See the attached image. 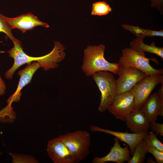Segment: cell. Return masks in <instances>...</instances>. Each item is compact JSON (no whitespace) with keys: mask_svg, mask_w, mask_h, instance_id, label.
I'll return each mask as SVG.
<instances>
[{"mask_svg":"<svg viewBox=\"0 0 163 163\" xmlns=\"http://www.w3.org/2000/svg\"><path fill=\"white\" fill-rule=\"evenodd\" d=\"M119 77L116 80L117 94L129 91L139 81L147 75L136 68L121 65L117 72Z\"/></svg>","mask_w":163,"mask_h":163,"instance_id":"obj_8","label":"cell"},{"mask_svg":"<svg viewBox=\"0 0 163 163\" xmlns=\"http://www.w3.org/2000/svg\"><path fill=\"white\" fill-rule=\"evenodd\" d=\"M111 11V8L107 3L104 1H99L93 4L91 14L100 16L105 15Z\"/></svg>","mask_w":163,"mask_h":163,"instance_id":"obj_19","label":"cell"},{"mask_svg":"<svg viewBox=\"0 0 163 163\" xmlns=\"http://www.w3.org/2000/svg\"><path fill=\"white\" fill-rule=\"evenodd\" d=\"M122 53V56L118 63L119 65L136 68L144 72L147 75L163 74V69L154 68L149 63V61L151 60L158 65L159 62L156 59L147 58L145 56V53L131 48L123 49Z\"/></svg>","mask_w":163,"mask_h":163,"instance_id":"obj_4","label":"cell"},{"mask_svg":"<svg viewBox=\"0 0 163 163\" xmlns=\"http://www.w3.org/2000/svg\"><path fill=\"white\" fill-rule=\"evenodd\" d=\"M143 38L136 37L130 43V48L139 52L145 53L148 52L156 54L163 58V48L157 47L154 42H152L150 45L145 44Z\"/></svg>","mask_w":163,"mask_h":163,"instance_id":"obj_16","label":"cell"},{"mask_svg":"<svg viewBox=\"0 0 163 163\" xmlns=\"http://www.w3.org/2000/svg\"><path fill=\"white\" fill-rule=\"evenodd\" d=\"M140 109L150 122L156 121L158 116H163V99L154 92L150 95Z\"/></svg>","mask_w":163,"mask_h":163,"instance_id":"obj_14","label":"cell"},{"mask_svg":"<svg viewBox=\"0 0 163 163\" xmlns=\"http://www.w3.org/2000/svg\"><path fill=\"white\" fill-rule=\"evenodd\" d=\"M59 137L79 162L85 159L89 155L90 135L87 131L68 132Z\"/></svg>","mask_w":163,"mask_h":163,"instance_id":"obj_5","label":"cell"},{"mask_svg":"<svg viewBox=\"0 0 163 163\" xmlns=\"http://www.w3.org/2000/svg\"><path fill=\"white\" fill-rule=\"evenodd\" d=\"M163 83L162 75H146L130 90L135 99V108L140 109L153 90L158 84Z\"/></svg>","mask_w":163,"mask_h":163,"instance_id":"obj_6","label":"cell"},{"mask_svg":"<svg viewBox=\"0 0 163 163\" xmlns=\"http://www.w3.org/2000/svg\"><path fill=\"white\" fill-rule=\"evenodd\" d=\"M152 8H157L161 13L163 12V0H150Z\"/></svg>","mask_w":163,"mask_h":163,"instance_id":"obj_26","label":"cell"},{"mask_svg":"<svg viewBox=\"0 0 163 163\" xmlns=\"http://www.w3.org/2000/svg\"><path fill=\"white\" fill-rule=\"evenodd\" d=\"M150 129L151 131L155 132V135L159 137L163 136V124L153 121L150 123Z\"/></svg>","mask_w":163,"mask_h":163,"instance_id":"obj_25","label":"cell"},{"mask_svg":"<svg viewBox=\"0 0 163 163\" xmlns=\"http://www.w3.org/2000/svg\"><path fill=\"white\" fill-rule=\"evenodd\" d=\"M125 122L127 128L133 133L148 132L150 129V122L140 109L135 108Z\"/></svg>","mask_w":163,"mask_h":163,"instance_id":"obj_15","label":"cell"},{"mask_svg":"<svg viewBox=\"0 0 163 163\" xmlns=\"http://www.w3.org/2000/svg\"><path fill=\"white\" fill-rule=\"evenodd\" d=\"M5 20L11 28L18 29L24 33L39 26L46 28L49 27L46 23L41 21L38 18L31 13L23 14L17 17L9 18L5 16Z\"/></svg>","mask_w":163,"mask_h":163,"instance_id":"obj_10","label":"cell"},{"mask_svg":"<svg viewBox=\"0 0 163 163\" xmlns=\"http://www.w3.org/2000/svg\"><path fill=\"white\" fill-rule=\"evenodd\" d=\"M47 151L50 157L55 163L79 162L59 137L48 142Z\"/></svg>","mask_w":163,"mask_h":163,"instance_id":"obj_9","label":"cell"},{"mask_svg":"<svg viewBox=\"0 0 163 163\" xmlns=\"http://www.w3.org/2000/svg\"><path fill=\"white\" fill-rule=\"evenodd\" d=\"M148 144L143 139L136 146L132 157L128 163H143L145 161L146 154L148 153Z\"/></svg>","mask_w":163,"mask_h":163,"instance_id":"obj_18","label":"cell"},{"mask_svg":"<svg viewBox=\"0 0 163 163\" xmlns=\"http://www.w3.org/2000/svg\"><path fill=\"white\" fill-rule=\"evenodd\" d=\"M9 154L12 157V162L14 163L38 162L35 158L30 155L18 154L12 152H9Z\"/></svg>","mask_w":163,"mask_h":163,"instance_id":"obj_22","label":"cell"},{"mask_svg":"<svg viewBox=\"0 0 163 163\" xmlns=\"http://www.w3.org/2000/svg\"><path fill=\"white\" fill-rule=\"evenodd\" d=\"M12 42L13 47L8 51L1 52L8 53L14 60L12 66L5 74V78L8 79H12L15 72L25 64L37 62L40 64L41 67L47 71L57 68L58 63L63 60L65 56V47L58 41L55 42L54 48L50 53L38 57L30 56L26 54L23 51L21 41L18 39L15 38Z\"/></svg>","mask_w":163,"mask_h":163,"instance_id":"obj_1","label":"cell"},{"mask_svg":"<svg viewBox=\"0 0 163 163\" xmlns=\"http://www.w3.org/2000/svg\"><path fill=\"white\" fill-rule=\"evenodd\" d=\"M90 130L93 132H101L108 134L124 142L129 147L130 154L132 155L136 146L140 141L143 139L149 131L135 133L113 131L108 129H104L95 125L91 126Z\"/></svg>","mask_w":163,"mask_h":163,"instance_id":"obj_12","label":"cell"},{"mask_svg":"<svg viewBox=\"0 0 163 163\" xmlns=\"http://www.w3.org/2000/svg\"><path fill=\"white\" fill-rule=\"evenodd\" d=\"M16 118L15 113L13 110L11 105L8 104L6 106L0 111V122L2 123H11Z\"/></svg>","mask_w":163,"mask_h":163,"instance_id":"obj_20","label":"cell"},{"mask_svg":"<svg viewBox=\"0 0 163 163\" xmlns=\"http://www.w3.org/2000/svg\"><path fill=\"white\" fill-rule=\"evenodd\" d=\"M6 89V85L0 74V95L2 96L4 94Z\"/></svg>","mask_w":163,"mask_h":163,"instance_id":"obj_27","label":"cell"},{"mask_svg":"<svg viewBox=\"0 0 163 163\" xmlns=\"http://www.w3.org/2000/svg\"><path fill=\"white\" fill-rule=\"evenodd\" d=\"M154 133L148 132L144 139L147 143L156 149L163 152V143L157 137Z\"/></svg>","mask_w":163,"mask_h":163,"instance_id":"obj_21","label":"cell"},{"mask_svg":"<svg viewBox=\"0 0 163 163\" xmlns=\"http://www.w3.org/2000/svg\"><path fill=\"white\" fill-rule=\"evenodd\" d=\"M105 47L102 44L89 45L84 50L83 63L82 69L85 75L92 76L96 72L107 71L117 74L119 65L111 63L104 58Z\"/></svg>","mask_w":163,"mask_h":163,"instance_id":"obj_2","label":"cell"},{"mask_svg":"<svg viewBox=\"0 0 163 163\" xmlns=\"http://www.w3.org/2000/svg\"><path fill=\"white\" fill-rule=\"evenodd\" d=\"M114 144L111 148L109 152L106 156L102 157H94L92 160L93 163H104L108 162H114L123 163L129 161L131 158L130 150L127 145L125 147H121L119 140L116 137L114 139Z\"/></svg>","mask_w":163,"mask_h":163,"instance_id":"obj_11","label":"cell"},{"mask_svg":"<svg viewBox=\"0 0 163 163\" xmlns=\"http://www.w3.org/2000/svg\"><path fill=\"white\" fill-rule=\"evenodd\" d=\"M135 108L134 96L129 91L117 94L107 110L116 119L125 122Z\"/></svg>","mask_w":163,"mask_h":163,"instance_id":"obj_7","label":"cell"},{"mask_svg":"<svg viewBox=\"0 0 163 163\" xmlns=\"http://www.w3.org/2000/svg\"><path fill=\"white\" fill-rule=\"evenodd\" d=\"M27 64L24 69L18 72L20 78L18 87L15 92L7 99V103L8 104L11 105L13 102H16L20 101L22 94L21 90L26 85L30 83L34 74L41 67L40 64L37 62Z\"/></svg>","mask_w":163,"mask_h":163,"instance_id":"obj_13","label":"cell"},{"mask_svg":"<svg viewBox=\"0 0 163 163\" xmlns=\"http://www.w3.org/2000/svg\"><path fill=\"white\" fill-rule=\"evenodd\" d=\"M1 153L0 152V155H1Z\"/></svg>","mask_w":163,"mask_h":163,"instance_id":"obj_28","label":"cell"},{"mask_svg":"<svg viewBox=\"0 0 163 163\" xmlns=\"http://www.w3.org/2000/svg\"><path fill=\"white\" fill-rule=\"evenodd\" d=\"M114 74L107 71L96 72L92 78L101 93V101L98 107V111L103 113L107 110L117 94L118 89Z\"/></svg>","mask_w":163,"mask_h":163,"instance_id":"obj_3","label":"cell"},{"mask_svg":"<svg viewBox=\"0 0 163 163\" xmlns=\"http://www.w3.org/2000/svg\"><path fill=\"white\" fill-rule=\"evenodd\" d=\"M124 29L134 34L137 37L144 38L146 37H163V30L156 31L142 28L138 26L136 27L129 24L122 25Z\"/></svg>","mask_w":163,"mask_h":163,"instance_id":"obj_17","label":"cell"},{"mask_svg":"<svg viewBox=\"0 0 163 163\" xmlns=\"http://www.w3.org/2000/svg\"><path fill=\"white\" fill-rule=\"evenodd\" d=\"M147 152L151 153L154 156L157 162L163 163V152L159 151L148 144Z\"/></svg>","mask_w":163,"mask_h":163,"instance_id":"obj_24","label":"cell"},{"mask_svg":"<svg viewBox=\"0 0 163 163\" xmlns=\"http://www.w3.org/2000/svg\"><path fill=\"white\" fill-rule=\"evenodd\" d=\"M12 30L8 23L5 20V16L0 13V32L5 33L12 41L16 38L12 34Z\"/></svg>","mask_w":163,"mask_h":163,"instance_id":"obj_23","label":"cell"}]
</instances>
